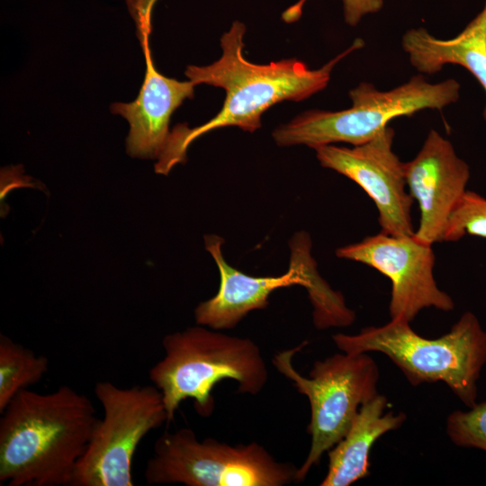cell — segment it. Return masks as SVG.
<instances>
[{"label":"cell","instance_id":"obj_14","mask_svg":"<svg viewBox=\"0 0 486 486\" xmlns=\"http://www.w3.org/2000/svg\"><path fill=\"white\" fill-rule=\"evenodd\" d=\"M387 407V398L379 393L360 407L346 434L327 452L328 472L320 486H348L369 475L372 446L407 418L403 412H385Z\"/></svg>","mask_w":486,"mask_h":486},{"label":"cell","instance_id":"obj_2","mask_svg":"<svg viewBox=\"0 0 486 486\" xmlns=\"http://www.w3.org/2000/svg\"><path fill=\"white\" fill-rule=\"evenodd\" d=\"M0 418V484L70 486L99 419L70 386L19 392Z\"/></svg>","mask_w":486,"mask_h":486},{"label":"cell","instance_id":"obj_7","mask_svg":"<svg viewBox=\"0 0 486 486\" xmlns=\"http://www.w3.org/2000/svg\"><path fill=\"white\" fill-rule=\"evenodd\" d=\"M297 466L277 461L256 442L200 440L193 429L183 428L157 439L144 478L150 485L285 486L297 482Z\"/></svg>","mask_w":486,"mask_h":486},{"label":"cell","instance_id":"obj_8","mask_svg":"<svg viewBox=\"0 0 486 486\" xmlns=\"http://www.w3.org/2000/svg\"><path fill=\"white\" fill-rule=\"evenodd\" d=\"M307 344L276 353L275 369L290 380L297 391L307 397L310 420L307 432L311 436L310 451L298 467L297 482L305 480L312 466L348 431L360 407L378 394L379 369L367 354L340 351L314 362L305 377L294 368V355Z\"/></svg>","mask_w":486,"mask_h":486},{"label":"cell","instance_id":"obj_1","mask_svg":"<svg viewBox=\"0 0 486 486\" xmlns=\"http://www.w3.org/2000/svg\"><path fill=\"white\" fill-rule=\"evenodd\" d=\"M246 26L233 22L220 38L222 54L213 63L188 66L185 76L195 86L206 84L224 89L226 95L219 112L205 123L189 128L178 124L170 131L155 165V172L166 176L179 163L186 161V151L202 135L223 127L236 126L254 132L261 127V116L282 101H302L322 91L330 80L335 66L354 50L364 46L356 39L344 52L317 69H310L296 58L268 64H256L246 59L243 38Z\"/></svg>","mask_w":486,"mask_h":486},{"label":"cell","instance_id":"obj_5","mask_svg":"<svg viewBox=\"0 0 486 486\" xmlns=\"http://www.w3.org/2000/svg\"><path fill=\"white\" fill-rule=\"evenodd\" d=\"M223 243L218 235L204 236L205 248L219 270L220 286L213 297L195 308L197 324L217 330L232 328L249 312L266 309L274 291L295 284L308 292L317 328H344L354 323L356 313L346 305L343 294L333 290L319 274L307 232L299 231L292 237L289 269L276 276H253L231 266L223 256Z\"/></svg>","mask_w":486,"mask_h":486},{"label":"cell","instance_id":"obj_10","mask_svg":"<svg viewBox=\"0 0 486 486\" xmlns=\"http://www.w3.org/2000/svg\"><path fill=\"white\" fill-rule=\"evenodd\" d=\"M335 253L338 258L366 265L390 279L391 319L411 322L424 309H454L452 297L436 282L432 245L418 240L414 235L396 236L380 231L340 247Z\"/></svg>","mask_w":486,"mask_h":486},{"label":"cell","instance_id":"obj_12","mask_svg":"<svg viewBox=\"0 0 486 486\" xmlns=\"http://www.w3.org/2000/svg\"><path fill=\"white\" fill-rule=\"evenodd\" d=\"M404 167L408 190L420 211L414 237L429 245L440 242L451 213L467 190L470 167L435 130H429L418 154Z\"/></svg>","mask_w":486,"mask_h":486},{"label":"cell","instance_id":"obj_15","mask_svg":"<svg viewBox=\"0 0 486 486\" xmlns=\"http://www.w3.org/2000/svg\"><path fill=\"white\" fill-rule=\"evenodd\" d=\"M401 46L420 74L433 75L446 64L459 65L477 79L486 94V0L482 11L455 37L437 39L420 27L407 31ZM483 118L486 121V105Z\"/></svg>","mask_w":486,"mask_h":486},{"label":"cell","instance_id":"obj_13","mask_svg":"<svg viewBox=\"0 0 486 486\" xmlns=\"http://www.w3.org/2000/svg\"><path fill=\"white\" fill-rule=\"evenodd\" d=\"M146 59L145 78L137 98L131 103H115L112 113L120 114L130 123L126 151L133 158H158L169 136V122L174 111L194 94L195 85L178 81L160 74L153 64L148 45V32L140 33Z\"/></svg>","mask_w":486,"mask_h":486},{"label":"cell","instance_id":"obj_16","mask_svg":"<svg viewBox=\"0 0 486 486\" xmlns=\"http://www.w3.org/2000/svg\"><path fill=\"white\" fill-rule=\"evenodd\" d=\"M49 369L46 356L0 336V412L22 391L39 382Z\"/></svg>","mask_w":486,"mask_h":486},{"label":"cell","instance_id":"obj_3","mask_svg":"<svg viewBox=\"0 0 486 486\" xmlns=\"http://www.w3.org/2000/svg\"><path fill=\"white\" fill-rule=\"evenodd\" d=\"M165 355L149 370L162 394L168 423L181 402L193 399L196 412L210 417L215 408L212 391L225 379L238 382V392L256 395L268 379L259 346L250 338L230 336L202 325L165 336Z\"/></svg>","mask_w":486,"mask_h":486},{"label":"cell","instance_id":"obj_18","mask_svg":"<svg viewBox=\"0 0 486 486\" xmlns=\"http://www.w3.org/2000/svg\"><path fill=\"white\" fill-rule=\"evenodd\" d=\"M468 410H454L446 421L450 440L459 447L477 448L486 452V401L476 403Z\"/></svg>","mask_w":486,"mask_h":486},{"label":"cell","instance_id":"obj_11","mask_svg":"<svg viewBox=\"0 0 486 486\" xmlns=\"http://www.w3.org/2000/svg\"><path fill=\"white\" fill-rule=\"evenodd\" d=\"M395 132L386 127L369 141L353 146L335 144L313 148L320 164L357 184L378 211L381 231L396 236L414 235L404 163L392 150Z\"/></svg>","mask_w":486,"mask_h":486},{"label":"cell","instance_id":"obj_9","mask_svg":"<svg viewBox=\"0 0 486 486\" xmlns=\"http://www.w3.org/2000/svg\"><path fill=\"white\" fill-rule=\"evenodd\" d=\"M94 392L103 408L70 486H133L132 462L142 439L168 423L159 390L152 385L120 387L97 382Z\"/></svg>","mask_w":486,"mask_h":486},{"label":"cell","instance_id":"obj_6","mask_svg":"<svg viewBox=\"0 0 486 486\" xmlns=\"http://www.w3.org/2000/svg\"><path fill=\"white\" fill-rule=\"evenodd\" d=\"M460 84L454 79L428 82L423 75L388 90L360 83L349 91L352 106L342 111L304 112L273 131L278 146L306 145L311 148L345 142L364 144L400 116H411L425 110H442L459 99Z\"/></svg>","mask_w":486,"mask_h":486},{"label":"cell","instance_id":"obj_19","mask_svg":"<svg viewBox=\"0 0 486 486\" xmlns=\"http://www.w3.org/2000/svg\"><path fill=\"white\" fill-rule=\"evenodd\" d=\"M307 0H299L282 14V19L291 23L298 21L302 13V7ZM344 19L346 24L356 26L361 19L370 14L382 10L383 0H342Z\"/></svg>","mask_w":486,"mask_h":486},{"label":"cell","instance_id":"obj_4","mask_svg":"<svg viewBox=\"0 0 486 486\" xmlns=\"http://www.w3.org/2000/svg\"><path fill=\"white\" fill-rule=\"evenodd\" d=\"M332 340L345 353L385 355L414 386L442 382L467 408L477 403V382L486 364V331L471 311L436 338L421 337L407 320L391 319L357 334H334Z\"/></svg>","mask_w":486,"mask_h":486},{"label":"cell","instance_id":"obj_20","mask_svg":"<svg viewBox=\"0 0 486 486\" xmlns=\"http://www.w3.org/2000/svg\"><path fill=\"white\" fill-rule=\"evenodd\" d=\"M157 0H145L146 4L141 10V13L138 14V27L139 32H150V11Z\"/></svg>","mask_w":486,"mask_h":486},{"label":"cell","instance_id":"obj_17","mask_svg":"<svg viewBox=\"0 0 486 486\" xmlns=\"http://www.w3.org/2000/svg\"><path fill=\"white\" fill-rule=\"evenodd\" d=\"M465 235L486 238V198L470 190L451 213L440 242H454Z\"/></svg>","mask_w":486,"mask_h":486}]
</instances>
